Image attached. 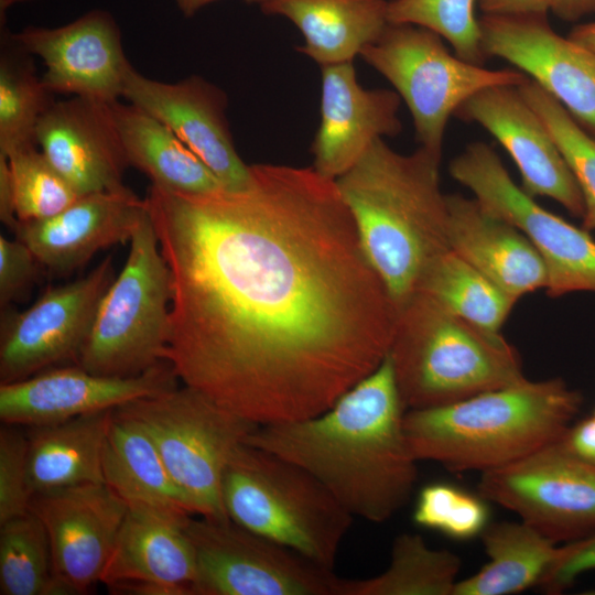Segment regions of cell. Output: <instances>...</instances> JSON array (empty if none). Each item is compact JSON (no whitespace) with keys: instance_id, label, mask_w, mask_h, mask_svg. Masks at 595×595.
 <instances>
[{"instance_id":"obj_1","label":"cell","mask_w":595,"mask_h":595,"mask_svg":"<svg viewBox=\"0 0 595 595\" xmlns=\"http://www.w3.org/2000/svg\"><path fill=\"white\" fill-rule=\"evenodd\" d=\"M249 184L144 198L172 278L165 360L257 424L323 413L390 351L399 309L334 180L257 163Z\"/></svg>"},{"instance_id":"obj_2","label":"cell","mask_w":595,"mask_h":595,"mask_svg":"<svg viewBox=\"0 0 595 595\" xmlns=\"http://www.w3.org/2000/svg\"><path fill=\"white\" fill-rule=\"evenodd\" d=\"M405 411L388 353L323 413L258 425L246 443L310 472L354 518L381 523L409 502L418 479Z\"/></svg>"},{"instance_id":"obj_3","label":"cell","mask_w":595,"mask_h":595,"mask_svg":"<svg viewBox=\"0 0 595 595\" xmlns=\"http://www.w3.org/2000/svg\"><path fill=\"white\" fill-rule=\"evenodd\" d=\"M441 160L423 147L400 153L379 138L335 180L365 253L399 310L415 295L432 262L450 249Z\"/></svg>"},{"instance_id":"obj_4","label":"cell","mask_w":595,"mask_h":595,"mask_svg":"<svg viewBox=\"0 0 595 595\" xmlns=\"http://www.w3.org/2000/svg\"><path fill=\"white\" fill-rule=\"evenodd\" d=\"M582 403L561 378L527 379L452 404L407 410L404 432L418 461L484 473L560 441Z\"/></svg>"},{"instance_id":"obj_5","label":"cell","mask_w":595,"mask_h":595,"mask_svg":"<svg viewBox=\"0 0 595 595\" xmlns=\"http://www.w3.org/2000/svg\"><path fill=\"white\" fill-rule=\"evenodd\" d=\"M405 410L452 404L527 378L515 347L416 293L399 310L389 351Z\"/></svg>"},{"instance_id":"obj_6","label":"cell","mask_w":595,"mask_h":595,"mask_svg":"<svg viewBox=\"0 0 595 595\" xmlns=\"http://www.w3.org/2000/svg\"><path fill=\"white\" fill-rule=\"evenodd\" d=\"M221 496L229 519L328 570L354 519L310 472L246 442L225 469Z\"/></svg>"},{"instance_id":"obj_7","label":"cell","mask_w":595,"mask_h":595,"mask_svg":"<svg viewBox=\"0 0 595 595\" xmlns=\"http://www.w3.org/2000/svg\"><path fill=\"white\" fill-rule=\"evenodd\" d=\"M129 244L76 363L100 376H138L165 360L173 286L148 208Z\"/></svg>"},{"instance_id":"obj_8","label":"cell","mask_w":595,"mask_h":595,"mask_svg":"<svg viewBox=\"0 0 595 595\" xmlns=\"http://www.w3.org/2000/svg\"><path fill=\"white\" fill-rule=\"evenodd\" d=\"M153 440L193 515L228 518L221 496L225 469L258 426L183 385L115 409Z\"/></svg>"},{"instance_id":"obj_9","label":"cell","mask_w":595,"mask_h":595,"mask_svg":"<svg viewBox=\"0 0 595 595\" xmlns=\"http://www.w3.org/2000/svg\"><path fill=\"white\" fill-rule=\"evenodd\" d=\"M405 102L420 147L442 156L447 122L477 91L500 85L520 86V71L489 69L456 56L442 37L413 24L388 23L360 53Z\"/></svg>"},{"instance_id":"obj_10","label":"cell","mask_w":595,"mask_h":595,"mask_svg":"<svg viewBox=\"0 0 595 595\" xmlns=\"http://www.w3.org/2000/svg\"><path fill=\"white\" fill-rule=\"evenodd\" d=\"M450 173L487 213L511 224L532 242L547 269L549 296L595 292V240L589 231L539 205L513 182L490 145L468 144L452 160Z\"/></svg>"},{"instance_id":"obj_11","label":"cell","mask_w":595,"mask_h":595,"mask_svg":"<svg viewBox=\"0 0 595 595\" xmlns=\"http://www.w3.org/2000/svg\"><path fill=\"white\" fill-rule=\"evenodd\" d=\"M184 524L197 577L195 595H338L340 577L229 518Z\"/></svg>"},{"instance_id":"obj_12","label":"cell","mask_w":595,"mask_h":595,"mask_svg":"<svg viewBox=\"0 0 595 595\" xmlns=\"http://www.w3.org/2000/svg\"><path fill=\"white\" fill-rule=\"evenodd\" d=\"M478 494L517 513L556 544L595 533V466L560 441L482 473Z\"/></svg>"},{"instance_id":"obj_13","label":"cell","mask_w":595,"mask_h":595,"mask_svg":"<svg viewBox=\"0 0 595 595\" xmlns=\"http://www.w3.org/2000/svg\"><path fill=\"white\" fill-rule=\"evenodd\" d=\"M115 279L106 257L88 274L48 288L30 307L8 305L0 316V383L77 363L100 300Z\"/></svg>"},{"instance_id":"obj_14","label":"cell","mask_w":595,"mask_h":595,"mask_svg":"<svg viewBox=\"0 0 595 595\" xmlns=\"http://www.w3.org/2000/svg\"><path fill=\"white\" fill-rule=\"evenodd\" d=\"M52 554L50 595L84 594L100 578L128 511L106 484H83L33 495Z\"/></svg>"},{"instance_id":"obj_15","label":"cell","mask_w":595,"mask_h":595,"mask_svg":"<svg viewBox=\"0 0 595 595\" xmlns=\"http://www.w3.org/2000/svg\"><path fill=\"white\" fill-rule=\"evenodd\" d=\"M487 57L507 61L558 100L595 138V52L558 34L548 15L479 19Z\"/></svg>"},{"instance_id":"obj_16","label":"cell","mask_w":595,"mask_h":595,"mask_svg":"<svg viewBox=\"0 0 595 595\" xmlns=\"http://www.w3.org/2000/svg\"><path fill=\"white\" fill-rule=\"evenodd\" d=\"M177 379L166 360L132 377L100 376L76 364L56 366L0 383V419L28 428L55 424L170 390Z\"/></svg>"},{"instance_id":"obj_17","label":"cell","mask_w":595,"mask_h":595,"mask_svg":"<svg viewBox=\"0 0 595 595\" xmlns=\"http://www.w3.org/2000/svg\"><path fill=\"white\" fill-rule=\"evenodd\" d=\"M14 41L45 66L43 83L52 94L115 102L122 97L127 58L112 14L94 9L56 28L26 26Z\"/></svg>"},{"instance_id":"obj_18","label":"cell","mask_w":595,"mask_h":595,"mask_svg":"<svg viewBox=\"0 0 595 595\" xmlns=\"http://www.w3.org/2000/svg\"><path fill=\"white\" fill-rule=\"evenodd\" d=\"M122 98L167 126L226 188L240 190L249 184L250 165L236 150L227 119V95L217 85L199 75L160 82L130 65Z\"/></svg>"},{"instance_id":"obj_19","label":"cell","mask_w":595,"mask_h":595,"mask_svg":"<svg viewBox=\"0 0 595 595\" xmlns=\"http://www.w3.org/2000/svg\"><path fill=\"white\" fill-rule=\"evenodd\" d=\"M454 116L476 122L504 147L520 172L526 193L552 198L571 215L583 217L584 201L575 177L518 86L484 88L464 101Z\"/></svg>"},{"instance_id":"obj_20","label":"cell","mask_w":595,"mask_h":595,"mask_svg":"<svg viewBox=\"0 0 595 595\" xmlns=\"http://www.w3.org/2000/svg\"><path fill=\"white\" fill-rule=\"evenodd\" d=\"M190 517L128 506L100 583L112 594L195 595L196 559L184 529Z\"/></svg>"},{"instance_id":"obj_21","label":"cell","mask_w":595,"mask_h":595,"mask_svg":"<svg viewBox=\"0 0 595 595\" xmlns=\"http://www.w3.org/2000/svg\"><path fill=\"white\" fill-rule=\"evenodd\" d=\"M321 69V120L311 145L312 166L335 181L375 140L401 132V98L396 90L364 88L353 62Z\"/></svg>"},{"instance_id":"obj_22","label":"cell","mask_w":595,"mask_h":595,"mask_svg":"<svg viewBox=\"0 0 595 595\" xmlns=\"http://www.w3.org/2000/svg\"><path fill=\"white\" fill-rule=\"evenodd\" d=\"M111 104L73 96L54 101L37 123V147L79 196L127 187Z\"/></svg>"},{"instance_id":"obj_23","label":"cell","mask_w":595,"mask_h":595,"mask_svg":"<svg viewBox=\"0 0 595 595\" xmlns=\"http://www.w3.org/2000/svg\"><path fill=\"white\" fill-rule=\"evenodd\" d=\"M145 212L144 198L125 187L79 196L45 219L19 220L12 234L31 249L43 268L66 275L99 250L130 241Z\"/></svg>"},{"instance_id":"obj_24","label":"cell","mask_w":595,"mask_h":595,"mask_svg":"<svg viewBox=\"0 0 595 595\" xmlns=\"http://www.w3.org/2000/svg\"><path fill=\"white\" fill-rule=\"evenodd\" d=\"M450 249L516 302L547 286V269L518 228L487 213L475 198L446 195Z\"/></svg>"},{"instance_id":"obj_25","label":"cell","mask_w":595,"mask_h":595,"mask_svg":"<svg viewBox=\"0 0 595 595\" xmlns=\"http://www.w3.org/2000/svg\"><path fill=\"white\" fill-rule=\"evenodd\" d=\"M387 0H267L264 14L290 20L302 33L296 50L321 67L353 62L388 24Z\"/></svg>"},{"instance_id":"obj_26","label":"cell","mask_w":595,"mask_h":595,"mask_svg":"<svg viewBox=\"0 0 595 595\" xmlns=\"http://www.w3.org/2000/svg\"><path fill=\"white\" fill-rule=\"evenodd\" d=\"M113 411L29 428L28 478L32 495L105 484L102 458Z\"/></svg>"},{"instance_id":"obj_27","label":"cell","mask_w":595,"mask_h":595,"mask_svg":"<svg viewBox=\"0 0 595 595\" xmlns=\"http://www.w3.org/2000/svg\"><path fill=\"white\" fill-rule=\"evenodd\" d=\"M129 166L158 187L188 194L226 188L209 167L163 122L133 104H111Z\"/></svg>"},{"instance_id":"obj_28","label":"cell","mask_w":595,"mask_h":595,"mask_svg":"<svg viewBox=\"0 0 595 595\" xmlns=\"http://www.w3.org/2000/svg\"><path fill=\"white\" fill-rule=\"evenodd\" d=\"M104 483L127 506L193 516L148 432L113 411L102 458Z\"/></svg>"},{"instance_id":"obj_29","label":"cell","mask_w":595,"mask_h":595,"mask_svg":"<svg viewBox=\"0 0 595 595\" xmlns=\"http://www.w3.org/2000/svg\"><path fill=\"white\" fill-rule=\"evenodd\" d=\"M488 563L457 582L453 595H508L538 585L560 547L524 521L488 523L480 533Z\"/></svg>"},{"instance_id":"obj_30","label":"cell","mask_w":595,"mask_h":595,"mask_svg":"<svg viewBox=\"0 0 595 595\" xmlns=\"http://www.w3.org/2000/svg\"><path fill=\"white\" fill-rule=\"evenodd\" d=\"M461 567L457 554L431 549L420 534L401 533L392 542L383 572L368 578H340L338 595H453Z\"/></svg>"},{"instance_id":"obj_31","label":"cell","mask_w":595,"mask_h":595,"mask_svg":"<svg viewBox=\"0 0 595 595\" xmlns=\"http://www.w3.org/2000/svg\"><path fill=\"white\" fill-rule=\"evenodd\" d=\"M33 55L1 25L0 41V153L36 143V127L55 101L36 73Z\"/></svg>"},{"instance_id":"obj_32","label":"cell","mask_w":595,"mask_h":595,"mask_svg":"<svg viewBox=\"0 0 595 595\" xmlns=\"http://www.w3.org/2000/svg\"><path fill=\"white\" fill-rule=\"evenodd\" d=\"M416 293L431 296L455 315L491 332L500 331L516 303L452 249L432 262Z\"/></svg>"},{"instance_id":"obj_33","label":"cell","mask_w":595,"mask_h":595,"mask_svg":"<svg viewBox=\"0 0 595 595\" xmlns=\"http://www.w3.org/2000/svg\"><path fill=\"white\" fill-rule=\"evenodd\" d=\"M0 526V594L50 595L52 554L42 521L29 511Z\"/></svg>"},{"instance_id":"obj_34","label":"cell","mask_w":595,"mask_h":595,"mask_svg":"<svg viewBox=\"0 0 595 595\" xmlns=\"http://www.w3.org/2000/svg\"><path fill=\"white\" fill-rule=\"evenodd\" d=\"M518 89L549 129L575 177L585 207L583 228L595 230V138L531 78Z\"/></svg>"},{"instance_id":"obj_35","label":"cell","mask_w":595,"mask_h":595,"mask_svg":"<svg viewBox=\"0 0 595 595\" xmlns=\"http://www.w3.org/2000/svg\"><path fill=\"white\" fill-rule=\"evenodd\" d=\"M476 3L477 0H390L387 20L431 30L451 44L456 56L484 65L487 55L482 45L479 20L475 17Z\"/></svg>"},{"instance_id":"obj_36","label":"cell","mask_w":595,"mask_h":595,"mask_svg":"<svg viewBox=\"0 0 595 595\" xmlns=\"http://www.w3.org/2000/svg\"><path fill=\"white\" fill-rule=\"evenodd\" d=\"M6 156L11 170L18 220L48 218L79 197L37 144L19 148Z\"/></svg>"},{"instance_id":"obj_37","label":"cell","mask_w":595,"mask_h":595,"mask_svg":"<svg viewBox=\"0 0 595 595\" xmlns=\"http://www.w3.org/2000/svg\"><path fill=\"white\" fill-rule=\"evenodd\" d=\"M479 494H470L447 483L425 485L413 509V521L452 539L468 540L480 536L488 524L489 510Z\"/></svg>"},{"instance_id":"obj_38","label":"cell","mask_w":595,"mask_h":595,"mask_svg":"<svg viewBox=\"0 0 595 595\" xmlns=\"http://www.w3.org/2000/svg\"><path fill=\"white\" fill-rule=\"evenodd\" d=\"M19 425L0 429V524L30 511L28 433Z\"/></svg>"},{"instance_id":"obj_39","label":"cell","mask_w":595,"mask_h":595,"mask_svg":"<svg viewBox=\"0 0 595 595\" xmlns=\"http://www.w3.org/2000/svg\"><path fill=\"white\" fill-rule=\"evenodd\" d=\"M43 266L18 238L0 236V306L23 300L39 280Z\"/></svg>"},{"instance_id":"obj_40","label":"cell","mask_w":595,"mask_h":595,"mask_svg":"<svg viewBox=\"0 0 595 595\" xmlns=\"http://www.w3.org/2000/svg\"><path fill=\"white\" fill-rule=\"evenodd\" d=\"M592 570H595V533L560 547L555 560L538 585L547 594H561L580 575Z\"/></svg>"},{"instance_id":"obj_41","label":"cell","mask_w":595,"mask_h":595,"mask_svg":"<svg viewBox=\"0 0 595 595\" xmlns=\"http://www.w3.org/2000/svg\"><path fill=\"white\" fill-rule=\"evenodd\" d=\"M560 442L574 456L595 466V412L571 424Z\"/></svg>"},{"instance_id":"obj_42","label":"cell","mask_w":595,"mask_h":595,"mask_svg":"<svg viewBox=\"0 0 595 595\" xmlns=\"http://www.w3.org/2000/svg\"><path fill=\"white\" fill-rule=\"evenodd\" d=\"M553 0H477L487 15H548Z\"/></svg>"},{"instance_id":"obj_43","label":"cell","mask_w":595,"mask_h":595,"mask_svg":"<svg viewBox=\"0 0 595 595\" xmlns=\"http://www.w3.org/2000/svg\"><path fill=\"white\" fill-rule=\"evenodd\" d=\"M0 219L11 231L19 221L9 160L2 153H0Z\"/></svg>"},{"instance_id":"obj_44","label":"cell","mask_w":595,"mask_h":595,"mask_svg":"<svg viewBox=\"0 0 595 595\" xmlns=\"http://www.w3.org/2000/svg\"><path fill=\"white\" fill-rule=\"evenodd\" d=\"M551 12L565 22H576L595 13V0H553Z\"/></svg>"},{"instance_id":"obj_45","label":"cell","mask_w":595,"mask_h":595,"mask_svg":"<svg viewBox=\"0 0 595 595\" xmlns=\"http://www.w3.org/2000/svg\"><path fill=\"white\" fill-rule=\"evenodd\" d=\"M567 36L580 45L595 52V22L575 25Z\"/></svg>"},{"instance_id":"obj_46","label":"cell","mask_w":595,"mask_h":595,"mask_svg":"<svg viewBox=\"0 0 595 595\" xmlns=\"http://www.w3.org/2000/svg\"><path fill=\"white\" fill-rule=\"evenodd\" d=\"M218 0H174L178 10L186 18L195 15L204 7Z\"/></svg>"},{"instance_id":"obj_47","label":"cell","mask_w":595,"mask_h":595,"mask_svg":"<svg viewBox=\"0 0 595 595\" xmlns=\"http://www.w3.org/2000/svg\"><path fill=\"white\" fill-rule=\"evenodd\" d=\"M35 0H0V15L1 18L6 15V12L11 7L19 4V3H26Z\"/></svg>"},{"instance_id":"obj_48","label":"cell","mask_w":595,"mask_h":595,"mask_svg":"<svg viewBox=\"0 0 595 595\" xmlns=\"http://www.w3.org/2000/svg\"><path fill=\"white\" fill-rule=\"evenodd\" d=\"M248 4H253V6H260L261 3H263L264 1L267 0H245Z\"/></svg>"},{"instance_id":"obj_49","label":"cell","mask_w":595,"mask_h":595,"mask_svg":"<svg viewBox=\"0 0 595 595\" xmlns=\"http://www.w3.org/2000/svg\"><path fill=\"white\" fill-rule=\"evenodd\" d=\"M594 412H595V410H594Z\"/></svg>"}]
</instances>
